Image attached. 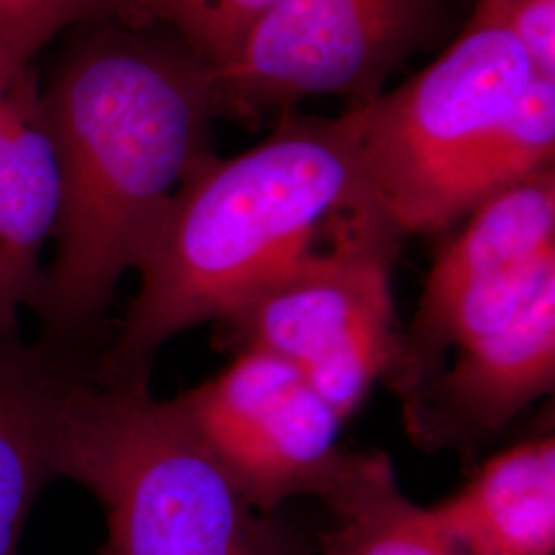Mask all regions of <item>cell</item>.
Here are the masks:
<instances>
[{
    "instance_id": "7a4b0ae2",
    "label": "cell",
    "mask_w": 555,
    "mask_h": 555,
    "mask_svg": "<svg viewBox=\"0 0 555 555\" xmlns=\"http://www.w3.org/2000/svg\"><path fill=\"white\" fill-rule=\"evenodd\" d=\"M371 202L358 107L337 118L286 112L249 151L202 160L146 241L139 293L95 371L149 378L165 341L220 321L341 215Z\"/></svg>"
},
{
    "instance_id": "7c38bea8",
    "label": "cell",
    "mask_w": 555,
    "mask_h": 555,
    "mask_svg": "<svg viewBox=\"0 0 555 555\" xmlns=\"http://www.w3.org/2000/svg\"><path fill=\"white\" fill-rule=\"evenodd\" d=\"M430 515L461 554L554 555V437L492 456Z\"/></svg>"
},
{
    "instance_id": "ba28073f",
    "label": "cell",
    "mask_w": 555,
    "mask_h": 555,
    "mask_svg": "<svg viewBox=\"0 0 555 555\" xmlns=\"http://www.w3.org/2000/svg\"><path fill=\"white\" fill-rule=\"evenodd\" d=\"M176 399L238 492L266 515L293 498L321 496L346 451L336 410L291 362L263 350H237L219 375Z\"/></svg>"
},
{
    "instance_id": "9c48e42d",
    "label": "cell",
    "mask_w": 555,
    "mask_h": 555,
    "mask_svg": "<svg viewBox=\"0 0 555 555\" xmlns=\"http://www.w3.org/2000/svg\"><path fill=\"white\" fill-rule=\"evenodd\" d=\"M554 385L552 286L504 327L459 346L451 369L403 403V417L420 447L467 451L500 435Z\"/></svg>"
},
{
    "instance_id": "6da1fadb",
    "label": "cell",
    "mask_w": 555,
    "mask_h": 555,
    "mask_svg": "<svg viewBox=\"0 0 555 555\" xmlns=\"http://www.w3.org/2000/svg\"><path fill=\"white\" fill-rule=\"evenodd\" d=\"M40 109L62 208L34 311L43 344L79 350L183 179L215 155L212 70L167 29L87 25L68 34Z\"/></svg>"
},
{
    "instance_id": "e0dca14e",
    "label": "cell",
    "mask_w": 555,
    "mask_h": 555,
    "mask_svg": "<svg viewBox=\"0 0 555 555\" xmlns=\"http://www.w3.org/2000/svg\"><path fill=\"white\" fill-rule=\"evenodd\" d=\"M477 7L515 34L537 75L555 79V0H479Z\"/></svg>"
},
{
    "instance_id": "30bf717a",
    "label": "cell",
    "mask_w": 555,
    "mask_h": 555,
    "mask_svg": "<svg viewBox=\"0 0 555 555\" xmlns=\"http://www.w3.org/2000/svg\"><path fill=\"white\" fill-rule=\"evenodd\" d=\"M60 208L59 159L41 118L40 85L27 68L0 118V341L17 339L21 311L40 298L41 256Z\"/></svg>"
},
{
    "instance_id": "5bb4252c",
    "label": "cell",
    "mask_w": 555,
    "mask_h": 555,
    "mask_svg": "<svg viewBox=\"0 0 555 555\" xmlns=\"http://www.w3.org/2000/svg\"><path fill=\"white\" fill-rule=\"evenodd\" d=\"M554 157L555 79L537 75L467 165L453 198L455 222L483 199L554 169Z\"/></svg>"
},
{
    "instance_id": "5b68a950",
    "label": "cell",
    "mask_w": 555,
    "mask_h": 555,
    "mask_svg": "<svg viewBox=\"0 0 555 555\" xmlns=\"http://www.w3.org/2000/svg\"><path fill=\"white\" fill-rule=\"evenodd\" d=\"M535 77L515 34L476 7L430 66L358 107L371 192L401 237L455 222L453 198L467 165Z\"/></svg>"
},
{
    "instance_id": "9a60e30c",
    "label": "cell",
    "mask_w": 555,
    "mask_h": 555,
    "mask_svg": "<svg viewBox=\"0 0 555 555\" xmlns=\"http://www.w3.org/2000/svg\"><path fill=\"white\" fill-rule=\"evenodd\" d=\"M278 0H137L132 27L173 34L212 73L233 59Z\"/></svg>"
},
{
    "instance_id": "4fadbf2b",
    "label": "cell",
    "mask_w": 555,
    "mask_h": 555,
    "mask_svg": "<svg viewBox=\"0 0 555 555\" xmlns=\"http://www.w3.org/2000/svg\"><path fill=\"white\" fill-rule=\"evenodd\" d=\"M319 500L327 508L319 555H465L430 508L401 492L393 463L380 451H344Z\"/></svg>"
},
{
    "instance_id": "277c9868",
    "label": "cell",
    "mask_w": 555,
    "mask_h": 555,
    "mask_svg": "<svg viewBox=\"0 0 555 555\" xmlns=\"http://www.w3.org/2000/svg\"><path fill=\"white\" fill-rule=\"evenodd\" d=\"M401 238L375 202L341 215L217 321L220 344L291 362L337 416H354L399 354L391 276Z\"/></svg>"
},
{
    "instance_id": "ac0fdd59",
    "label": "cell",
    "mask_w": 555,
    "mask_h": 555,
    "mask_svg": "<svg viewBox=\"0 0 555 555\" xmlns=\"http://www.w3.org/2000/svg\"><path fill=\"white\" fill-rule=\"evenodd\" d=\"M27 68H31V64H23L0 46V118L7 109V103L11 100L15 85L20 82Z\"/></svg>"
},
{
    "instance_id": "3957f363",
    "label": "cell",
    "mask_w": 555,
    "mask_h": 555,
    "mask_svg": "<svg viewBox=\"0 0 555 555\" xmlns=\"http://www.w3.org/2000/svg\"><path fill=\"white\" fill-rule=\"evenodd\" d=\"M59 477L100 500L101 555H311L258 511L149 378L101 377L79 357L62 383Z\"/></svg>"
},
{
    "instance_id": "2e32d148",
    "label": "cell",
    "mask_w": 555,
    "mask_h": 555,
    "mask_svg": "<svg viewBox=\"0 0 555 555\" xmlns=\"http://www.w3.org/2000/svg\"><path fill=\"white\" fill-rule=\"evenodd\" d=\"M137 0H0V46L31 64L52 41L98 23H134Z\"/></svg>"
},
{
    "instance_id": "8fae6325",
    "label": "cell",
    "mask_w": 555,
    "mask_h": 555,
    "mask_svg": "<svg viewBox=\"0 0 555 555\" xmlns=\"http://www.w3.org/2000/svg\"><path fill=\"white\" fill-rule=\"evenodd\" d=\"M77 357L43 341H0V555L20 554L27 518L59 477L60 391Z\"/></svg>"
},
{
    "instance_id": "8992f818",
    "label": "cell",
    "mask_w": 555,
    "mask_h": 555,
    "mask_svg": "<svg viewBox=\"0 0 555 555\" xmlns=\"http://www.w3.org/2000/svg\"><path fill=\"white\" fill-rule=\"evenodd\" d=\"M442 0H278L212 73L217 116L258 121L311 98L362 107L433 36Z\"/></svg>"
},
{
    "instance_id": "52a82bcc",
    "label": "cell",
    "mask_w": 555,
    "mask_h": 555,
    "mask_svg": "<svg viewBox=\"0 0 555 555\" xmlns=\"http://www.w3.org/2000/svg\"><path fill=\"white\" fill-rule=\"evenodd\" d=\"M435 259L385 380L401 403L442 371L449 350L504 327L555 286V167L483 199Z\"/></svg>"
}]
</instances>
